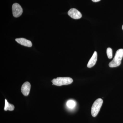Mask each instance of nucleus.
<instances>
[{
    "instance_id": "obj_1",
    "label": "nucleus",
    "mask_w": 123,
    "mask_h": 123,
    "mask_svg": "<svg viewBox=\"0 0 123 123\" xmlns=\"http://www.w3.org/2000/svg\"><path fill=\"white\" fill-rule=\"evenodd\" d=\"M123 57V49H119L117 51L113 60L109 63V66L111 68H115L119 66L121 64Z\"/></svg>"
},
{
    "instance_id": "obj_11",
    "label": "nucleus",
    "mask_w": 123,
    "mask_h": 123,
    "mask_svg": "<svg viewBox=\"0 0 123 123\" xmlns=\"http://www.w3.org/2000/svg\"><path fill=\"white\" fill-rule=\"evenodd\" d=\"M107 55L109 59H111L112 57V49L110 48H108L107 49Z\"/></svg>"
},
{
    "instance_id": "obj_13",
    "label": "nucleus",
    "mask_w": 123,
    "mask_h": 123,
    "mask_svg": "<svg viewBox=\"0 0 123 123\" xmlns=\"http://www.w3.org/2000/svg\"><path fill=\"white\" fill-rule=\"evenodd\" d=\"M122 29H123V26H122Z\"/></svg>"
},
{
    "instance_id": "obj_12",
    "label": "nucleus",
    "mask_w": 123,
    "mask_h": 123,
    "mask_svg": "<svg viewBox=\"0 0 123 123\" xmlns=\"http://www.w3.org/2000/svg\"><path fill=\"white\" fill-rule=\"evenodd\" d=\"M92 0L94 2H97L100 1L101 0Z\"/></svg>"
},
{
    "instance_id": "obj_9",
    "label": "nucleus",
    "mask_w": 123,
    "mask_h": 123,
    "mask_svg": "<svg viewBox=\"0 0 123 123\" xmlns=\"http://www.w3.org/2000/svg\"><path fill=\"white\" fill-rule=\"evenodd\" d=\"M14 109V106L12 104L9 103L7 99H5V111H7L9 110V111H13Z\"/></svg>"
},
{
    "instance_id": "obj_4",
    "label": "nucleus",
    "mask_w": 123,
    "mask_h": 123,
    "mask_svg": "<svg viewBox=\"0 0 123 123\" xmlns=\"http://www.w3.org/2000/svg\"><path fill=\"white\" fill-rule=\"evenodd\" d=\"M12 11L14 17L18 18L20 17L23 13V9L21 6L18 3H14L12 6Z\"/></svg>"
},
{
    "instance_id": "obj_6",
    "label": "nucleus",
    "mask_w": 123,
    "mask_h": 123,
    "mask_svg": "<svg viewBox=\"0 0 123 123\" xmlns=\"http://www.w3.org/2000/svg\"><path fill=\"white\" fill-rule=\"evenodd\" d=\"M31 85L29 82H25L23 84L21 88V91L24 96H27L30 93Z\"/></svg>"
},
{
    "instance_id": "obj_5",
    "label": "nucleus",
    "mask_w": 123,
    "mask_h": 123,
    "mask_svg": "<svg viewBox=\"0 0 123 123\" xmlns=\"http://www.w3.org/2000/svg\"><path fill=\"white\" fill-rule=\"evenodd\" d=\"M68 14L73 19H80L82 17V14L80 11L75 8H72L69 10Z\"/></svg>"
},
{
    "instance_id": "obj_2",
    "label": "nucleus",
    "mask_w": 123,
    "mask_h": 123,
    "mask_svg": "<svg viewBox=\"0 0 123 123\" xmlns=\"http://www.w3.org/2000/svg\"><path fill=\"white\" fill-rule=\"evenodd\" d=\"M53 85L57 86L67 85L72 84L73 79L68 77H57L56 79H54L52 81Z\"/></svg>"
},
{
    "instance_id": "obj_10",
    "label": "nucleus",
    "mask_w": 123,
    "mask_h": 123,
    "mask_svg": "<svg viewBox=\"0 0 123 123\" xmlns=\"http://www.w3.org/2000/svg\"><path fill=\"white\" fill-rule=\"evenodd\" d=\"M67 106L70 108H74L76 106V102L73 100H69L66 103Z\"/></svg>"
},
{
    "instance_id": "obj_7",
    "label": "nucleus",
    "mask_w": 123,
    "mask_h": 123,
    "mask_svg": "<svg viewBox=\"0 0 123 123\" xmlns=\"http://www.w3.org/2000/svg\"><path fill=\"white\" fill-rule=\"evenodd\" d=\"M15 41L18 43L25 47H30L32 46L31 42L30 40L24 38H18L15 39Z\"/></svg>"
},
{
    "instance_id": "obj_8",
    "label": "nucleus",
    "mask_w": 123,
    "mask_h": 123,
    "mask_svg": "<svg viewBox=\"0 0 123 123\" xmlns=\"http://www.w3.org/2000/svg\"><path fill=\"white\" fill-rule=\"evenodd\" d=\"M97 58H98V55H97V52L96 51H94L93 55L92 56L87 64V67L90 68L94 66L97 62Z\"/></svg>"
},
{
    "instance_id": "obj_3",
    "label": "nucleus",
    "mask_w": 123,
    "mask_h": 123,
    "mask_svg": "<svg viewBox=\"0 0 123 123\" xmlns=\"http://www.w3.org/2000/svg\"><path fill=\"white\" fill-rule=\"evenodd\" d=\"M103 103L102 99L99 98L97 99L93 104L91 108V114L93 117H95L99 112Z\"/></svg>"
}]
</instances>
